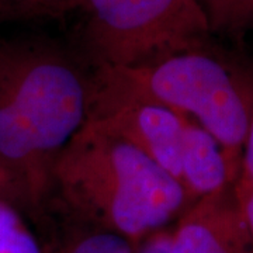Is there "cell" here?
<instances>
[{"label": "cell", "instance_id": "cell-4", "mask_svg": "<svg viewBox=\"0 0 253 253\" xmlns=\"http://www.w3.org/2000/svg\"><path fill=\"white\" fill-rule=\"evenodd\" d=\"M99 68H135L203 48L211 33L197 0H86Z\"/></svg>", "mask_w": 253, "mask_h": 253}, {"label": "cell", "instance_id": "cell-12", "mask_svg": "<svg viewBox=\"0 0 253 253\" xmlns=\"http://www.w3.org/2000/svg\"><path fill=\"white\" fill-rule=\"evenodd\" d=\"M253 186V117L249 132L246 136V142L244 146V155H242V166L238 181L235 183L236 190L249 189Z\"/></svg>", "mask_w": 253, "mask_h": 253}, {"label": "cell", "instance_id": "cell-1", "mask_svg": "<svg viewBox=\"0 0 253 253\" xmlns=\"http://www.w3.org/2000/svg\"><path fill=\"white\" fill-rule=\"evenodd\" d=\"M90 83L66 56L0 44V181L28 207L54 187L56 159L87 120Z\"/></svg>", "mask_w": 253, "mask_h": 253}, {"label": "cell", "instance_id": "cell-6", "mask_svg": "<svg viewBox=\"0 0 253 253\" xmlns=\"http://www.w3.org/2000/svg\"><path fill=\"white\" fill-rule=\"evenodd\" d=\"M196 200L172 232L169 253H253L235 187Z\"/></svg>", "mask_w": 253, "mask_h": 253}, {"label": "cell", "instance_id": "cell-7", "mask_svg": "<svg viewBox=\"0 0 253 253\" xmlns=\"http://www.w3.org/2000/svg\"><path fill=\"white\" fill-rule=\"evenodd\" d=\"M180 183L193 203L235 184L222 146L190 118L183 129Z\"/></svg>", "mask_w": 253, "mask_h": 253}, {"label": "cell", "instance_id": "cell-3", "mask_svg": "<svg viewBox=\"0 0 253 253\" xmlns=\"http://www.w3.org/2000/svg\"><path fill=\"white\" fill-rule=\"evenodd\" d=\"M91 82L196 121L222 146L234 181H238L253 100L229 66L215 56L200 48L135 68H99Z\"/></svg>", "mask_w": 253, "mask_h": 253}, {"label": "cell", "instance_id": "cell-11", "mask_svg": "<svg viewBox=\"0 0 253 253\" xmlns=\"http://www.w3.org/2000/svg\"><path fill=\"white\" fill-rule=\"evenodd\" d=\"M86 0H18V7L27 14L58 16L83 7Z\"/></svg>", "mask_w": 253, "mask_h": 253}, {"label": "cell", "instance_id": "cell-13", "mask_svg": "<svg viewBox=\"0 0 253 253\" xmlns=\"http://www.w3.org/2000/svg\"><path fill=\"white\" fill-rule=\"evenodd\" d=\"M172 242V232L158 231L148 236L144 248L139 253H169Z\"/></svg>", "mask_w": 253, "mask_h": 253}, {"label": "cell", "instance_id": "cell-2", "mask_svg": "<svg viewBox=\"0 0 253 253\" xmlns=\"http://www.w3.org/2000/svg\"><path fill=\"white\" fill-rule=\"evenodd\" d=\"M54 187L100 229L132 244L158 232L187 203L176 177L126 141L87 121L59 154Z\"/></svg>", "mask_w": 253, "mask_h": 253}, {"label": "cell", "instance_id": "cell-5", "mask_svg": "<svg viewBox=\"0 0 253 253\" xmlns=\"http://www.w3.org/2000/svg\"><path fill=\"white\" fill-rule=\"evenodd\" d=\"M186 120L165 106L113 93L90 82L87 121L135 146L179 181Z\"/></svg>", "mask_w": 253, "mask_h": 253}, {"label": "cell", "instance_id": "cell-8", "mask_svg": "<svg viewBox=\"0 0 253 253\" xmlns=\"http://www.w3.org/2000/svg\"><path fill=\"white\" fill-rule=\"evenodd\" d=\"M211 31L239 34L253 27V0H197Z\"/></svg>", "mask_w": 253, "mask_h": 253}, {"label": "cell", "instance_id": "cell-14", "mask_svg": "<svg viewBox=\"0 0 253 253\" xmlns=\"http://www.w3.org/2000/svg\"><path fill=\"white\" fill-rule=\"evenodd\" d=\"M235 193L241 210H242V214H244L245 222H246V226L249 229V234L252 236L253 241V186L245 190L235 189Z\"/></svg>", "mask_w": 253, "mask_h": 253}, {"label": "cell", "instance_id": "cell-9", "mask_svg": "<svg viewBox=\"0 0 253 253\" xmlns=\"http://www.w3.org/2000/svg\"><path fill=\"white\" fill-rule=\"evenodd\" d=\"M0 253H42L17 211L3 200H0Z\"/></svg>", "mask_w": 253, "mask_h": 253}, {"label": "cell", "instance_id": "cell-10", "mask_svg": "<svg viewBox=\"0 0 253 253\" xmlns=\"http://www.w3.org/2000/svg\"><path fill=\"white\" fill-rule=\"evenodd\" d=\"M55 253H134L132 242L126 238L100 229L61 248Z\"/></svg>", "mask_w": 253, "mask_h": 253}, {"label": "cell", "instance_id": "cell-15", "mask_svg": "<svg viewBox=\"0 0 253 253\" xmlns=\"http://www.w3.org/2000/svg\"><path fill=\"white\" fill-rule=\"evenodd\" d=\"M0 186H1V181H0Z\"/></svg>", "mask_w": 253, "mask_h": 253}]
</instances>
